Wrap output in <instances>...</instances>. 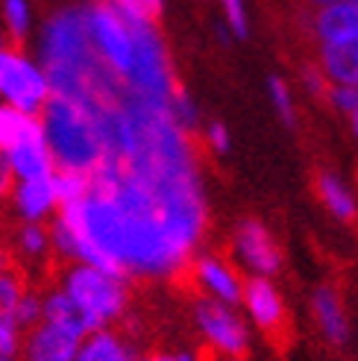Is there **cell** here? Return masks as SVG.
I'll return each mask as SVG.
<instances>
[{
  "mask_svg": "<svg viewBox=\"0 0 358 361\" xmlns=\"http://www.w3.org/2000/svg\"><path fill=\"white\" fill-rule=\"evenodd\" d=\"M206 229L191 133L171 109L135 103L132 130L88 173V191L56 212L50 250L115 276L159 279L188 270Z\"/></svg>",
  "mask_w": 358,
  "mask_h": 361,
  "instance_id": "obj_1",
  "label": "cell"
},
{
  "mask_svg": "<svg viewBox=\"0 0 358 361\" xmlns=\"http://www.w3.org/2000/svg\"><path fill=\"white\" fill-rule=\"evenodd\" d=\"M56 171L92 173L103 159V130L92 106L50 94L39 112Z\"/></svg>",
  "mask_w": 358,
  "mask_h": 361,
  "instance_id": "obj_2",
  "label": "cell"
},
{
  "mask_svg": "<svg viewBox=\"0 0 358 361\" xmlns=\"http://www.w3.org/2000/svg\"><path fill=\"white\" fill-rule=\"evenodd\" d=\"M59 288L74 300L92 332L112 326L130 305V279L82 262H70V267H65Z\"/></svg>",
  "mask_w": 358,
  "mask_h": 361,
  "instance_id": "obj_3",
  "label": "cell"
},
{
  "mask_svg": "<svg viewBox=\"0 0 358 361\" xmlns=\"http://www.w3.org/2000/svg\"><path fill=\"white\" fill-rule=\"evenodd\" d=\"M82 21L94 53L109 65L121 80L130 77L135 65V35L132 27L118 15L109 0H92L82 6Z\"/></svg>",
  "mask_w": 358,
  "mask_h": 361,
  "instance_id": "obj_4",
  "label": "cell"
},
{
  "mask_svg": "<svg viewBox=\"0 0 358 361\" xmlns=\"http://www.w3.org/2000/svg\"><path fill=\"white\" fill-rule=\"evenodd\" d=\"M50 94L47 74L39 62L30 59L21 47L0 50V103L27 115H39Z\"/></svg>",
  "mask_w": 358,
  "mask_h": 361,
  "instance_id": "obj_5",
  "label": "cell"
},
{
  "mask_svg": "<svg viewBox=\"0 0 358 361\" xmlns=\"http://www.w3.org/2000/svg\"><path fill=\"white\" fill-rule=\"evenodd\" d=\"M194 323L200 335L209 341L211 350H218L223 355L241 358L247 353L249 335L244 320L232 312V305L214 300V297H197L194 300Z\"/></svg>",
  "mask_w": 358,
  "mask_h": 361,
  "instance_id": "obj_6",
  "label": "cell"
},
{
  "mask_svg": "<svg viewBox=\"0 0 358 361\" xmlns=\"http://www.w3.org/2000/svg\"><path fill=\"white\" fill-rule=\"evenodd\" d=\"M241 302L247 305V314L253 317V323L264 335L276 338L288 332V312H285V302L271 276H249L241 288Z\"/></svg>",
  "mask_w": 358,
  "mask_h": 361,
  "instance_id": "obj_7",
  "label": "cell"
},
{
  "mask_svg": "<svg viewBox=\"0 0 358 361\" xmlns=\"http://www.w3.org/2000/svg\"><path fill=\"white\" fill-rule=\"evenodd\" d=\"M238 259L253 270L256 276H273L282 267V252L261 221H241L235 229Z\"/></svg>",
  "mask_w": 358,
  "mask_h": 361,
  "instance_id": "obj_8",
  "label": "cell"
},
{
  "mask_svg": "<svg viewBox=\"0 0 358 361\" xmlns=\"http://www.w3.org/2000/svg\"><path fill=\"white\" fill-rule=\"evenodd\" d=\"M82 338L53 326L47 320H39L27 329V338L21 341V358L24 361H74L80 353Z\"/></svg>",
  "mask_w": 358,
  "mask_h": 361,
  "instance_id": "obj_9",
  "label": "cell"
},
{
  "mask_svg": "<svg viewBox=\"0 0 358 361\" xmlns=\"http://www.w3.org/2000/svg\"><path fill=\"white\" fill-rule=\"evenodd\" d=\"M6 156H9V165H12L15 179L53 176V171H56V161H53V153H50V144H47L42 121L35 123L27 135L18 138L12 147L6 150Z\"/></svg>",
  "mask_w": 358,
  "mask_h": 361,
  "instance_id": "obj_10",
  "label": "cell"
},
{
  "mask_svg": "<svg viewBox=\"0 0 358 361\" xmlns=\"http://www.w3.org/2000/svg\"><path fill=\"white\" fill-rule=\"evenodd\" d=\"M12 206L21 221L44 224L50 214L59 212L56 191H53V176H39V179H18L12 188Z\"/></svg>",
  "mask_w": 358,
  "mask_h": 361,
  "instance_id": "obj_11",
  "label": "cell"
},
{
  "mask_svg": "<svg viewBox=\"0 0 358 361\" xmlns=\"http://www.w3.org/2000/svg\"><path fill=\"white\" fill-rule=\"evenodd\" d=\"M188 270H191L194 285H200L203 291H209L214 300H221L226 305H238L241 302L244 282L238 279V274L226 262L211 259V256H200L197 262L188 264Z\"/></svg>",
  "mask_w": 358,
  "mask_h": 361,
  "instance_id": "obj_12",
  "label": "cell"
},
{
  "mask_svg": "<svg viewBox=\"0 0 358 361\" xmlns=\"http://www.w3.org/2000/svg\"><path fill=\"white\" fill-rule=\"evenodd\" d=\"M311 32L320 44L344 42L358 35V0H332L323 4L311 18Z\"/></svg>",
  "mask_w": 358,
  "mask_h": 361,
  "instance_id": "obj_13",
  "label": "cell"
},
{
  "mask_svg": "<svg viewBox=\"0 0 358 361\" xmlns=\"http://www.w3.org/2000/svg\"><path fill=\"white\" fill-rule=\"evenodd\" d=\"M311 312H314L317 326L329 344H335V347L347 344L350 341V317H347V309L341 302V294H338L332 285H320L311 294Z\"/></svg>",
  "mask_w": 358,
  "mask_h": 361,
  "instance_id": "obj_14",
  "label": "cell"
},
{
  "mask_svg": "<svg viewBox=\"0 0 358 361\" xmlns=\"http://www.w3.org/2000/svg\"><path fill=\"white\" fill-rule=\"evenodd\" d=\"M320 71L335 85H358V35L323 44V50H320Z\"/></svg>",
  "mask_w": 358,
  "mask_h": 361,
  "instance_id": "obj_15",
  "label": "cell"
},
{
  "mask_svg": "<svg viewBox=\"0 0 358 361\" xmlns=\"http://www.w3.org/2000/svg\"><path fill=\"white\" fill-rule=\"evenodd\" d=\"M74 361H138L132 347L123 341L121 335H115L109 326L106 329H94L82 338L80 353Z\"/></svg>",
  "mask_w": 358,
  "mask_h": 361,
  "instance_id": "obj_16",
  "label": "cell"
},
{
  "mask_svg": "<svg viewBox=\"0 0 358 361\" xmlns=\"http://www.w3.org/2000/svg\"><path fill=\"white\" fill-rule=\"evenodd\" d=\"M42 320L53 323V326H59V329L74 332L80 338H85L88 332H92L88 329V323H85V317H82V312L77 309L74 300H70L59 285L42 297Z\"/></svg>",
  "mask_w": 358,
  "mask_h": 361,
  "instance_id": "obj_17",
  "label": "cell"
},
{
  "mask_svg": "<svg viewBox=\"0 0 358 361\" xmlns=\"http://www.w3.org/2000/svg\"><path fill=\"white\" fill-rule=\"evenodd\" d=\"M317 194H320L323 206L335 214L338 221L352 224L358 218V203H355L352 191L335 173H317Z\"/></svg>",
  "mask_w": 358,
  "mask_h": 361,
  "instance_id": "obj_18",
  "label": "cell"
},
{
  "mask_svg": "<svg viewBox=\"0 0 358 361\" xmlns=\"http://www.w3.org/2000/svg\"><path fill=\"white\" fill-rule=\"evenodd\" d=\"M35 123H39V115H27L21 109H12V106L0 103V150H9Z\"/></svg>",
  "mask_w": 358,
  "mask_h": 361,
  "instance_id": "obj_19",
  "label": "cell"
},
{
  "mask_svg": "<svg viewBox=\"0 0 358 361\" xmlns=\"http://www.w3.org/2000/svg\"><path fill=\"white\" fill-rule=\"evenodd\" d=\"M0 15H4V27H6L12 42H24L30 35V30H32V6H30V0H4Z\"/></svg>",
  "mask_w": 358,
  "mask_h": 361,
  "instance_id": "obj_20",
  "label": "cell"
},
{
  "mask_svg": "<svg viewBox=\"0 0 358 361\" xmlns=\"http://www.w3.org/2000/svg\"><path fill=\"white\" fill-rule=\"evenodd\" d=\"M18 250L24 252L27 259L39 262L50 252V229L44 224H32V221H24V226L18 229Z\"/></svg>",
  "mask_w": 358,
  "mask_h": 361,
  "instance_id": "obj_21",
  "label": "cell"
},
{
  "mask_svg": "<svg viewBox=\"0 0 358 361\" xmlns=\"http://www.w3.org/2000/svg\"><path fill=\"white\" fill-rule=\"evenodd\" d=\"M53 191H56L59 209L68 203H77L80 197L88 191V173L77 171H53Z\"/></svg>",
  "mask_w": 358,
  "mask_h": 361,
  "instance_id": "obj_22",
  "label": "cell"
},
{
  "mask_svg": "<svg viewBox=\"0 0 358 361\" xmlns=\"http://www.w3.org/2000/svg\"><path fill=\"white\" fill-rule=\"evenodd\" d=\"M24 291H27V288H24L21 276H18L12 267L0 274V317H9V320H15L18 300L24 297Z\"/></svg>",
  "mask_w": 358,
  "mask_h": 361,
  "instance_id": "obj_23",
  "label": "cell"
},
{
  "mask_svg": "<svg viewBox=\"0 0 358 361\" xmlns=\"http://www.w3.org/2000/svg\"><path fill=\"white\" fill-rule=\"evenodd\" d=\"M267 92H271L273 106H276L279 118L285 121V126H297V106H294V97H291V85L273 74L271 80H267Z\"/></svg>",
  "mask_w": 358,
  "mask_h": 361,
  "instance_id": "obj_24",
  "label": "cell"
},
{
  "mask_svg": "<svg viewBox=\"0 0 358 361\" xmlns=\"http://www.w3.org/2000/svg\"><path fill=\"white\" fill-rule=\"evenodd\" d=\"M39 320H42V297L32 294V291H24V297L18 300V309H15L18 329H30Z\"/></svg>",
  "mask_w": 358,
  "mask_h": 361,
  "instance_id": "obj_25",
  "label": "cell"
},
{
  "mask_svg": "<svg viewBox=\"0 0 358 361\" xmlns=\"http://www.w3.org/2000/svg\"><path fill=\"white\" fill-rule=\"evenodd\" d=\"M18 347H21V329H18V323L9 317H0V358L15 355Z\"/></svg>",
  "mask_w": 358,
  "mask_h": 361,
  "instance_id": "obj_26",
  "label": "cell"
},
{
  "mask_svg": "<svg viewBox=\"0 0 358 361\" xmlns=\"http://www.w3.org/2000/svg\"><path fill=\"white\" fill-rule=\"evenodd\" d=\"M221 6L226 12V21L232 27L235 35H247V9H244V0H221Z\"/></svg>",
  "mask_w": 358,
  "mask_h": 361,
  "instance_id": "obj_27",
  "label": "cell"
},
{
  "mask_svg": "<svg viewBox=\"0 0 358 361\" xmlns=\"http://www.w3.org/2000/svg\"><path fill=\"white\" fill-rule=\"evenodd\" d=\"M302 82H306V88H309V94H314L317 100H326V92H329V80H326V74L320 68H314V65H306L302 68Z\"/></svg>",
  "mask_w": 358,
  "mask_h": 361,
  "instance_id": "obj_28",
  "label": "cell"
},
{
  "mask_svg": "<svg viewBox=\"0 0 358 361\" xmlns=\"http://www.w3.org/2000/svg\"><path fill=\"white\" fill-rule=\"evenodd\" d=\"M15 173H12V165H9V156L6 150H0V206L9 203V197H12V188H15Z\"/></svg>",
  "mask_w": 358,
  "mask_h": 361,
  "instance_id": "obj_29",
  "label": "cell"
},
{
  "mask_svg": "<svg viewBox=\"0 0 358 361\" xmlns=\"http://www.w3.org/2000/svg\"><path fill=\"white\" fill-rule=\"evenodd\" d=\"M206 138H209V144H211V150H214V153H229V133H226V126H223V123L214 121V123L209 126Z\"/></svg>",
  "mask_w": 358,
  "mask_h": 361,
  "instance_id": "obj_30",
  "label": "cell"
},
{
  "mask_svg": "<svg viewBox=\"0 0 358 361\" xmlns=\"http://www.w3.org/2000/svg\"><path fill=\"white\" fill-rule=\"evenodd\" d=\"M147 361H194V355L179 353V355H150Z\"/></svg>",
  "mask_w": 358,
  "mask_h": 361,
  "instance_id": "obj_31",
  "label": "cell"
},
{
  "mask_svg": "<svg viewBox=\"0 0 358 361\" xmlns=\"http://www.w3.org/2000/svg\"><path fill=\"white\" fill-rule=\"evenodd\" d=\"M144 6L159 18V15H162V6H165V0H144Z\"/></svg>",
  "mask_w": 358,
  "mask_h": 361,
  "instance_id": "obj_32",
  "label": "cell"
},
{
  "mask_svg": "<svg viewBox=\"0 0 358 361\" xmlns=\"http://www.w3.org/2000/svg\"><path fill=\"white\" fill-rule=\"evenodd\" d=\"M350 121H352V133H355V138H358V106L350 112Z\"/></svg>",
  "mask_w": 358,
  "mask_h": 361,
  "instance_id": "obj_33",
  "label": "cell"
},
{
  "mask_svg": "<svg viewBox=\"0 0 358 361\" xmlns=\"http://www.w3.org/2000/svg\"><path fill=\"white\" fill-rule=\"evenodd\" d=\"M12 264H9V256L6 252H0V274H4V270H9Z\"/></svg>",
  "mask_w": 358,
  "mask_h": 361,
  "instance_id": "obj_34",
  "label": "cell"
},
{
  "mask_svg": "<svg viewBox=\"0 0 358 361\" xmlns=\"http://www.w3.org/2000/svg\"><path fill=\"white\" fill-rule=\"evenodd\" d=\"M309 4H314V6H323V4H332V0H309Z\"/></svg>",
  "mask_w": 358,
  "mask_h": 361,
  "instance_id": "obj_35",
  "label": "cell"
},
{
  "mask_svg": "<svg viewBox=\"0 0 358 361\" xmlns=\"http://www.w3.org/2000/svg\"><path fill=\"white\" fill-rule=\"evenodd\" d=\"M6 47V39H4V32H0V50H4Z\"/></svg>",
  "mask_w": 358,
  "mask_h": 361,
  "instance_id": "obj_36",
  "label": "cell"
},
{
  "mask_svg": "<svg viewBox=\"0 0 358 361\" xmlns=\"http://www.w3.org/2000/svg\"><path fill=\"white\" fill-rule=\"evenodd\" d=\"M0 361H15V355H6V358H0Z\"/></svg>",
  "mask_w": 358,
  "mask_h": 361,
  "instance_id": "obj_37",
  "label": "cell"
}]
</instances>
